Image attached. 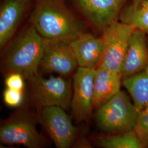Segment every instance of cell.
<instances>
[{"instance_id": "obj_1", "label": "cell", "mask_w": 148, "mask_h": 148, "mask_svg": "<svg viewBox=\"0 0 148 148\" xmlns=\"http://www.w3.org/2000/svg\"><path fill=\"white\" fill-rule=\"evenodd\" d=\"M29 21L43 38L68 42L87 32L88 27L66 0H35Z\"/></svg>"}, {"instance_id": "obj_11", "label": "cell", "mask_w": 148, "mask_h": 148, "mask_svg": "<svg viewBox=\"0 0 148 148\" xmlns=\"http://www.w3.org/2000/svg\"><path fill=\"white\" fill-rule=\"evenodd\" d=\"M35 0H2L0 5V48L15 37L22 22L30 14Z\"/></svg>"}, {"instance_id": "obj_20", "label": "cell", "mask_w": 148, "mask_h": 148, "mask_svg": "<svg viewBox=\"0 0 148 148\" xmlns=\"http://www.w3.org/2000/svg\"><path fill=\"white\" fill-rule=\"evenodd\" d=\"M23 75L19 73H12L5 79L7 88L13 90H23L24 87Z\"/></svg>"}, {"instance_id": "obj_7", "label": "cell", "mask_w": 148, "mask_h": 148, "mask_svg": "<svg viewBox=\"0 0 148 148\" xmlns=\"http://www.w3.org/2000/svg\"><path fill=\"white\" fill-rule=\"evenodd\" d=\"M126 0H70L74 11L88 25L101 33L119 16Z\"/></svg>"}, {"instance_id": "obj_19", "label": "cell", "mask_w": 148, "mask_h": 148, "mask_svg": "<svg viewBox=\"0 0 148 148\" xmlns=\"http://www.w3.org/2000/svg\"><path fill=\"white\" fill-rule=\"evenodd\" d=\"M23 90H13L7 88L3 92V101L7 106L17 107L23 101Z\"/></svg>"}, {"instance_id": "obj_9", "label": "cell", "mask_w": 148, "mask_h": 148, "mask_svg": "<svg viewBox=\"0 0 148 148\" xmlns=\"http://www.w3.org/2000/svg\"><path fill=\"white\" fill-rule=\"evenodd\" d=\"M95 74V69L78 67L73 76L70 108L77 122L86 121L92 114Z\"/></svg>"}, {"instance_id": "obj_17", "label": "cell", "mask_w": 148, "mask_h": 148, "mask_svg": "<svg viewBox=\"0 0 148 148\" xmlns=\"http://www.w3.org/2000/svg\"><path fill=\"white\" fill-rule=\"evenodd\" d=\"M95 143L104 148H144L134 130L98 137L95 140Z\"/></svg>"}, {"instance_id": "obj_12", "label": "cell", "mask_w": 148, "mask_h": 148, "mask_svg": "<svg viewBox=\"0 0 148 148\" xmlns=\"http://www.w3.org/2000/svg\"><path fill=\"white\" fill-rule=\"evenodd\" d=\"M148 65L147 34L143 31L134 29L130 38L120 71L122 79L137 74Z\"/></svg>"}, {"instance_id": "obj_3", "label": "cell", "mask_w": 148, "mask_h": 148, "mask_svg": "<svg viewBox=\"0 0 148 148\" xmlns=\"http://www.w3.org/2000/svg\"><path fill=\"white\" fill-rule=\"evenodd\" d=\"M97 110L95 121L102 131L115 134L134 130L138 111L125 91L120 90Z\"/></svg>"}, {"instance_id": "obj_18", "label": "cell", "mask_w": 148, "mask_h": 148, "mask_svg": "<svg viewBox=\"0 0 148 148\" xmlns=\"http://www.w3.org/2000/svg\"><path fill=\"white\" fill-rule=\"evenodd\" d=\"M134 131L143 144L148 148V106L138 112Z\"/></svg>"}, {"instance_id": "obj_4", "label": "cell", "mask_w": 148, "mask_h": 148, "mask_svg": "<svg viewBox=\"0 0 148 148\" xmlns=\"http://www.w3.org/2000/svg\"><path fill=\"white\" fill-rule=\"evenodd\" d=\"M35 117L25 110H19L2 121L0 141L6 145H21L28 148H43L46 139L37 131Z\"/></svg>"}, {"instance_id": "obj_21", "label": "cell", "mask_w": 148, "mask_h": 148, "mask_svg": "<svg viewBox=\"0 0 148 148\" xmlns=\"http://www.w3.org/2000/svg\"><path fill=\"white\" fill-rule=\"evenodd\" d=\"M147 45L148 46V34H147Z\"/></svg>"}, {"instance_id": "obj_5", "label": "cell", "mask_w": 148, "mask_h": 148, "mask_svg": "<svg viewBox=\"0 0 148 148\" xmlns=\"http://www.w3.org/2000/svg\"><path fill=\"white\" fill-rule=\"evenodd\" d=\"M23 76L29 83L34 100L41 108L56 106L66 110L70 107L73 93L71 80L60 76L44 78L38 73Z\"/></svg>"}, {"instance_id": "obj_6", "label": "cell", "mask_w": 148, "mask_h": 148, "mask_svg": "<svg viewBox=\"0 0 148 148\" xmlns=\"http://www.w3.org/2000/svg\"><path fill=\"white\" fill-rule=\"evenodd\" d=\"M134 29L119 21L105 27L101 37L104 43L102 57L99 66L120 73L130 38Z\"/></svg>"}, {"instance_id": "obj_10", "label": "cell", "mask_w": 148, "mask_h": 148, "mask_svg": "<svg viewBox=\"0 0 148 148\" xmlns=\"http://www.w3.org/2000/svg\"><path fill=\"white\" fill-rule=\"evenodd\" d=\"M41 120L43 126L58 148H68L74 143L77 134L71 117L65 109L56 106L42 108Z\"/></svg>"}, {"instance_id": "obj_16", "label": "cell", "mask_w": 148, "mask_h": 148, "mask_svg": "<svg viewBox=\"0 0 148 148\" xmlns=\"http://www.w3.org/2000/svg\"><path fill=\"white\" fill-rule=\"evenodd\" d=\"M137 111L148 106V65L142 71L122 79Z\"/></svg>"}, {"instance_id": "obj_13", "label": "cell", "mask_w": 148, "mask_h": 148, "mask_svg": "<svg viewBox=\"0 0 148 148\" xmlns=\"http://www.w3.org/2000/svg\"><path fill=\"white\" fill-rule=\"evenodd\" d=\"M79 67L95 69L102 57L104 43L101 37L85 32L70 42Z\"/></svg>"}, {"instance_id": "obj_8", "label": "cell", "mask_w": 148, "mask_h": 148, "mask_svg": "<svg viewBox=\"0 0 148 148\" xmlns=\"http://www.w3.org/2000/svg\"><path fill=\"white\" fill-rule=\"evenodd\" d=\"M45 46L39 69L45 73L69 75L79 66L70 42L44 38Z\"/></svg>"}, {"instance_id": "obj_2", "label": "cell", "mask_w": 148, "mask_h": 148, "mask_svg": "<svg viewBox=\"0 0 148 148\" xmlns=\"http://www.w3.org/2000/svg\"><path fill=\"white\" fill-rule=\"evenodd\" d=\"M45 41L29 21L19 34L5 48L3 69L23 75L38 73Z\"/></svg>"}, {"instance_id": "obj_15", "label": "cell", "mask_w": 148, "mask_h": 148, "mask_svg": "<svg viewBox=\"0 0 148 148\" xmlns=\"http://www.w3.org/2000/svg\"><path fill=\"white\" fill-rule=\"evenodd\" d=\"M119 21L148 34V0H126Z\"/></svg>"}, {"instance_id": "obj_14", "label": "cell", "mask_w": 148, "mask_h": 148, "mask_svg": "<svg viewBox=\"0 0 148 148\" xmlns=\"http://www.w3.org/2000/svg\"><path fill=\"white\" fill-rule=\"evenodd\" d=\"M122 82L120 73L98 66L95 69L93 108L97 109L120 90Z\"/></svg>"}]
</instances>
